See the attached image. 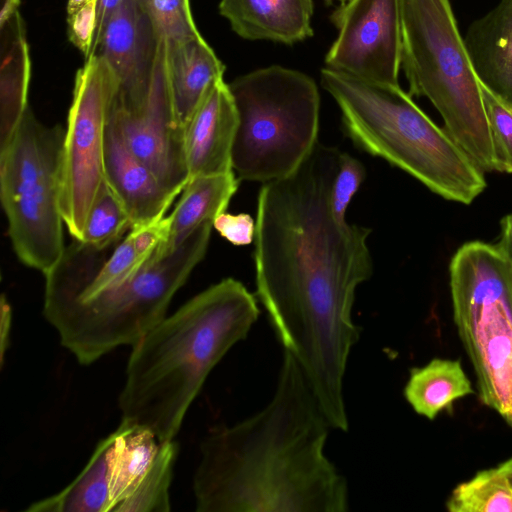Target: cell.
Masks as SVG:
<instances>
[{"label":"cell","instance_id":"1","mask_svg":"<svg viewBox=\"0 0 512 512\" xmlns=\"http://www.w3.org/2000/svg\"><path fill=\"white\" fill-rule=\"evenodd\" d=\"M340 151L317 143L287 177L263 183L257 198V297L282 344L301 367L331 428L349 422L343 383L360 336L352 307L373 273L371 230L339 222L331 187Z\"/></svg>","mask_w":512,"mask_h":512},{"label":"cell","instance_id":"2","mask_svg":"<svg viewBox=\"0 0 512 512\" xmlns=\"http://www.w3.org/2000/svg\"><path fill=\"white\" fill-rule=\"evenodd\" d=\"M329 428L301 367L284 351L270 402L201 443L196 511L346 512L347 481L324 452Z\"/></svg>","mask_w":512,"mask_h":512},{"label":"cell","instance_id":"3","mask_svg":"<svg viewBox=\"0 0 512 512\" xmlns=\"http://www.w3.org/2000/svg\"><path fill=\"white\" fill-rule=\"evenodd\" d=\"M259 312L247 288L226 278L165 316L132 345L118 400L122 420L161 442L175 439L206 378Z\"/></svg>","mask_w":512,"mask_h":512},{"label":"cell","instance_id":"4","mask_svg":"<svg viewBox=\"0 0 512 512\" xmlns=\"http://www.w3.org/2000/svg\"><path fill=\"white\" fill-rule=\"evenodd\" d=\"M321 84L334 98L346 134L443 198L470 204L486 188L484 172L399 85L363 80L330 68Z\"/></svg>","mask_w":512,"mask_h":512},{"label":"cell","instance_id":"5","mask_svg":"<svg viewBox=\"0 0 512 512\" xmlns=\"http://www.w3.org/2000/svg\"><path fill=\"white\" fill-rule=\"evenodd\" d=\"M401 16V68L409 94L429 99L475 164L496 171L480 80L450 0H401Z\"/></svg>","mask_w":512,"mask_h":512},{"label":"cell","instance_id":"6","mask_svg":"<svg viewBox=\"0 0 512 512\" xmlns=\"http://www.w3.org/2000/svg\"><path fill=\"white\" fill-rule=\"evenodd\" d=\"M212 222L172 253L152 257L125 283L91 298L43 307L46 320L76 360L89 365L123 345L135 344L165 316L193 269L204 258Z\"/></svg>","mask_w":512,"mask_h":512},{"label":"cell","instance_id":"7","mask_svg":"<svg viewBox=\"0 0 512 512\" xmlns=\"http://www.w3.org/2000/svg\"><path fill=\"white\" fill-rule=\"evenodd\" d=\"M238 114L232 168L267 183L292 174L317 145L320 95L314 80L272 65L228 84Z\"/></svg>","mask_w":512,"mask_h":512},{"label":"cell","instance_id":"8","mask_svg":"<svg viewBox=\"0 0 512 512\" xmlns=\"http://www.w3.org/2000/svg\"><path fill=\"white\" fill-rule=\"evenodd\" d=\"M454 322L479 397L512 428V262L496 245L464 243L449 266Z\"/></svg>","mask_w":512,"mask_h":512},{"label":"cell","instance_id":"9","mask_svg":"<svg viewBox=\"0 0 512 512\" xmlns=\"http://www.w3.org/2000/svg\"><path fill=\"white\" fill-rule=\"evenodd\" d=\"M65 129L46 126L27 108L0 146V199L15 254L26 266L49 272L62 258L60 207Z\"/></svg>","mask_w":512,"mask_h":512},{"label":"cell","instance_id":"10","mask_svg":"<svg viewBox=\"0 0 512 512\" xmlns=\"http://www.w3.org/2000/svg\"><path fill=\"white\" fill-rule=\"evenodd\" d=\"M116 89V78L102 57L85 59L75 76L61 160L60 207L64 224L77 241L105 180L106 131Z\"/></svg>","mask_w":512,"mask_h":512},{"label":"cell","instance_id":"11","mask_svg":"<svg viewBox=\"0 0 512 512\" xmlns=\"http://www.w3.org/2000/svg\"><path fill=\"white\" fill-rule=\"evenodd\" d=\"M338 35L327 68L382 84L399 85L401 0H348L331 15Z\"/></svg>","mask_w":512,"mask_h":512},{"label":"cell","instance_id":"12","mask_svg":"<svg viewBox=\"0 0 512 512\" xmlns=\"http://www.w3.org/2000/svg\"><path fill=\"white\" fill-rule=\"evenodd\" d=\"M109 117L127 148L167 190L178 196L188 183L189 175L184 155V128L175 116L171 101L162 35L153 82L145 102L135 109L119 108L111 102Z\"/></svg>","mask_w":512,"mask_h":512},{"label":"cell","instance_id":"13","mask_svg":"<svg viewBox=\"0 0 512 512\" xmlns=\"http://www.w3.org/2000/svg\"><path fill=\"white\" fill-rule=\"evenodd\" d=\"M160 42L149 0H121L91 54L102 57L116 78L113 105L135 109L145 102L153 82Z\"/></svg>","mask_w":512,"mask_h":512},{"label":"cell","instance_id":"14","mask_svg":"<svg viewBox=\"0 0 512 512\" xmlns=\"http://www.w3.org/2000/svg\"><path fill=\"white\" fill-rule=\"evenodd\" d=\"M238 114L228 84L217 81L184 127L189 179L234 172L232 149Z\"/></svg>","mask_w":512,"mask_h":512},{"label":"cell","instance_id":"15","mask_svg":"<svg viewBox=\"0 0 512 512\" xmlns=\"http://www.w3.org/2000/svg\"><path fill=\"white\" fill-rule=\"evenodd\" d=\"M104 167L105 180L123 202L132 228L164 217L177 196L127 148L110 117Z\"/></svg>","mask_w":512,"mask_h":512},{"label":"cell","instance_id":"16","mask_svg":"<svg viewBox=\"0 0 512 512\" xmlns=\"http://www.w3.org/2000/svg\"><path fill=\"white\" fill-rule=\"evenodd\" d=\"M219 11L244 39L293 44L313 35L312 0H221Z\"/></svg>","mask_w":512,"mask_h":512},{"label":"cell","instance_id":"17","mask_svg":"<svg viewBox=\"0 0 512 512\" xmlns=\"http://www.w3.org/2000/svg\"><path fill=\"white\" fill-rule=\"evenodd\" d=\"M464 42L479 80L512 103V0L471 23Z\"/></svg>","mask_w":512,"mask_h":512},{"label":"cell","instance_id":"18","mask_svg":"<svg viewBox=\"0 0 512 512\" xmlns=\"http://www.w3.org/2000/svg\"><path fill=\"white\" fill-rule=\"evenodd\" d=\"M165 45L171 101L184 128L211 87L223 79L225 68L202 36Z\"/></svg>","mask_w":512,"mask_h":512},{"label":"cell","instance_id":"19","mask_svg":"<svg viewBox=\"0 0 512 512\" xmlns=\"http://www.w3.org/2000/svg\"><path fill=\"white\" fill-rule=\"evenodd\" d=\"M239 181L234 172L189 179L173 211L168 215L170 227L167 240L153 257L172 253L201 225L213 223L218 215L226 211L238 189Z\"/></svg>","mask_w":512,"mask_h":512},{"label":"cell","instance_id":"20","mask_svg":"<svg viewBox=\"0 0 512 512\" xmlns=\"http://www.w3.org/2000/svg\"><path fill=\"white\" fill-rule=\"evenodd\" d=\"M0 146L11 137L28 106L31 63L19 11L1 19Z\"/></svg>","mask_w":512,"mask_h":512},{"label":"cell","instance_id":"21","mask_svg":"<svg viewBox=\"0 0 512 512\" xmlns=\"http://www.w3.org/2000/svg\"><path fill=\"white\" fill-rule=\"evenodd\" d=\"M109 438L110 512H118L150 470L161 441L151 430L124 420Z\"/></svg>","mask_w":512,"mask_h":512},{"label":"cell","instance_id":"22","mask_svg":"<svg viewBox=\"0 0 512 512\" xmlns=\"http://www.w3.org/2000/svg\"><path fill=\"white\" fill-rule=\"evenodd\" d=\"M473 393L471 382L459 360L432 359L422 367L410 370L404 396L413 410L433 420L452 404Z\"/></svg>","mask_w":512,"mask_h":512},{"label":"cell","instance_id":"23","mask_svg":"<svg viewBox=\"0 0 512 512\" xmlns=\"http://www.w3.org/2000/svg\"><path fill=\"white\" fill-rule=\"evenodd\" d=\"M109 435L96 446L89 461L58 493L29 505L31 512H110Z\"/></svg>","mask_w":512,"mask_h":512},{"label":"cell","instance_id":"24","mask_svg":"<svg viewBox=\"0 0 512 512\" xmlns=\"http://www.w3.org/2000/svg\"><path fill=\"white\" fill-rule=\"evenodd\" d=\"M451 512H512V488L500 466L457 485L446 502Z\"/></svg>","mask_w":512,"mask_h":512},{"label":"cell","instance_id":"25","mask_svg":"<svg viewBox=\"0 0 512 512\" xmlns=\"http://www.w3.org/2000/svg\"><path fill=\"white\" fill-rule=\"evenodd\" d=\"M132 229L130 216L106 180L102 183L85 224L82 242L97 249L117 244Z\"/></svg>","mask_w":512,"mask_h":512},{"label":"cell","instance_id":"26","mask_svg":"<svg viewBox=\"0 0 512 512\" xmlns=\"http://www.w3.org/2000/svg\"><path fill=\"white\" fill-rule=\"evenodd\" d=\"M178 450L175 439L161 442L150 470L137 490L120 506L118 512L170 510L169 488Z\"/></svg>","mask_w":512,"mask_h":512},{"label":"cell","instance_id":"27","mask_svg":"<svg viewBox=\"0 0 512 512\" xmlns=\"http://www.w3.org/2000/svg\"><path fill=\"white\" fill-rule=\"evenodd\" d=\"M496 171L512 173V103L480 81Z\"/></svg>","mask_w":512,"mask_h":512},{"label":"cell","instance_id":"28","mask_svg":"<svg viewBox=\"0 0 512 512\" xmlns=\"http://www.w3.org/2000/svg\"><path fill=\"white\" fill-rule=\"evenodd\" d=\"M159 33L166 42H182L201 37L190 10L189 0H149Z\"/></svg>","mask_w":512,"mask_h":512},{"label":"cell","instance_id":"29","mask_svg":"<svg viewBox=\"0 0 512 512\" xmlns=\"http://www.w3.org/2000/svg\"><path fill=\"white\" fill-rule=\"evenodd\" d=\"M365 178L363 164L348 153L339 155L338 169L331 187V209L339 222H346L345 214L353 196Z\"/></svg>","mask_w":512,"mask_h":512},{"label":"cell","instance_id":"30","mask_svg":"<svg viewBox=\"0 0 512 512\" xmlns=\"http://www.w3.org/2000/svg\"><path fill=\"white\" fill-rule=\"evenodd\" d=\"M97 0H89L74 11L67 13L69 40L88 58L95 28Z\"/></svg>","mask_w":512,"mask_h":512},{"label":"cell","instance_id":"31","mask_svg":"<svg viewBox=\"0 0 512 512\" xmlns=\"http://www.w3.org/2000/svg\"><path fill=\"white\" fill-rule=\"evenodd\" d=\"M213 228L231 244L244 246L255 238L256 220L246 213L233 215L223 212L214 219Z\"/></svg>","mask_w":512,"mask_h":512},{"label":"cell","instance_id":"32","mask_svg":"<svg viewBox=\"0 0 512 512\" xmlns=\"http://www.w3.org/2000/svg\"><path fill=\"white\" fill-rule=\"evenodd\" d=\"M120 2L121 0H97L96 28L89 56L95 51L109 18Z\"/></svg>","mask_w":512,"mask_h":512},{"label":"cell","instance_id":"33","mask_svg":"<svg viewBox=\"0 0 512 512\" xmlns=\"http://www.w3.org/2000/svg\"><path fill=\"white\" fill-rule=\"evenodd\" d=\"M497 248L512 262V214L501 220V233Z\"/></svg>","mask_w":512,"mask_h":512},{"label":"cell","instance_id":"34","mask_svg":"<svg viewBox=\"0 0 512 512\" xmlns=\"http://www.w3.org/2000/svg\"><path fill=\"white\" fill-rule=\"evenodd\" d=\"M11 324V308L5 296L1 300V360L4 359L5 350L9 343V331Z\"/></svg>","mask_w":512,"mask_h":512},{"label":"cell","instance_id":"35","mask_svg":"<svg viewBox=\"0 0 512 512\" xmlns=\"http://www.w3.org/2000/svg\"><path fill=\"white\" fill-rule=\"evenodd\" d=\"M506 474L512 488V457L499 465Z\"/></svg>","mask_w":512,"mask_h":512},{"label":"cell","instance_id":"36","mask_svg":"<svg viewBox=\"0 0 512 512\" xmlns=\"http://www.w3.org/2000/svg\"><path fill=\"white\" fill-rule=\"evenodd\" d=\"M89 0H68L67 13H70Z\"/></svg>","mask_w":512,"mask_h":512},{"label":"cell","instance_id":"37","mask_svg":"<svg viewBox=\"0 0 512 512\" xmlns=\"http://www.w3.org/2000/svg\"><path fill=\"white\" fill-rule=\"evenodd\" d=\"M325 1H327L328 3H332L335 0H325ZM336 1H339L342 4V3H344V2H346L348 0H336Z\"/></svg>","mask_w":512,"mask_h":512}]
</instances>
